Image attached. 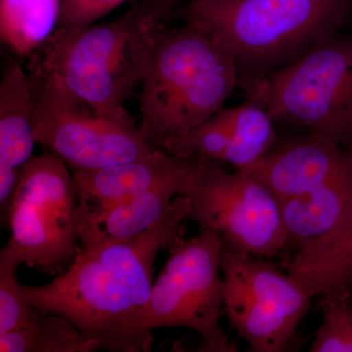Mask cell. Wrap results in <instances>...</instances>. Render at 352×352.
Returning a JSON list of instances; mask_svg holds the SVG:
<instances>
[{
  "label": "cell",
  "mask_w": 352,
  "mask_h": 352,
  "mask_svg": "<svg viewBox=\"0 0 352 352\" xmlns=\"http://www.w3.org/2000/svg\"><path fill=\"white\" fill-rule=\"evenodd\" d=\"M7 226L25 266L50 275L68 270L80 251V217L75 179L63 160L46 152L25 164Z\"/></svg>",
  "instance_id": "7"
},
{
  "label": "cell",
  "mask_w": 352,
  "mask_h": 352,
  "mask_svg": "<svg viewBox=\"0 0 352 352\" xmlns=\"http://www.w3.org/2000/svg\"><path fill=\"white\" fill-rule=\"evenodd\" d=\"M276 124L325 134L352 151V22L245 92Z\"/></svg>",
  "instance_id": "5"
},
{
  "label": "cell",
  "mask_w": 352,
  "mask_h": 352,
  "mask_svg": "<svg viewBox=\"0 0 352 352\" xmlns=\"http://www.w3.org/2000/svg\"><path fill=\"white\" fill-rule=\"evenodd\" d=\"M141 138L155 147L180 138L224 108L240 87L233 57L201 25L166 28L143 80Z\"/></svg>",
  "instance_id": "4"
},
{
  "label": "cell",
  "mask_w": 352,
  "mask_h": 352,
  "mask_svg": "<svg viewBox=\"0 0 352 352\" xmlns=\"http://www.w3.org/2000/svg\"><path fill=\"white\" fill-rule=\"evenodd\" d=\"M333 291H347L352 293V258L346 264L344 270L340 273L339 276L333 280V283L330 285L325 293Z\"/></svg>",
  "instance_id": "22"
},
{
  "label": "cell",
  "mask_w": 352,
  "mask_h": 352,
  "mask_svg": "<svg viewBox=\"0 0 352 352\" xmlns=\"http://www.w3.org/2000/svg\"><path fill=\"white\" fill-rule=\"evenodd\" d=\"M29 72L36 142L72 170L108 168L161 151L141 138L138 129L97 116L52 74L32 65Z\"/></svg>",
  "instance_id": "8"
},
{
  "label": "cell",
  "mask_w": 352,
  "mask_h": 352,
  "mask_svg": "<svg viewBox=\"0 0 352 352\" xmlns=\"http://www.w3.org/2000/svg\"><path fill=\"white\" fill-rule=\"evenodd\" d=\"M191 182L168 183L150 190L82 224L78 232L80 248L103 241L129 239L150 230L170 214L176 197L185 196Z\"/></svg>",
  "instance_id": "15"
},
{
  "label": "cell",
  "mask_w": 352,
  "mask_h": 352,
  "mask_svg": "<svg viewBox=\"0 0 352 352\" xmlns=\"http://www.w3.org/2000/svg\"><path fill=\"white\" fill-rule=\"evenodd\" d=\"M352 166V151L317 131L277 144L251 168L281 203L307 193Z\"/></svg>",
  "instance_id": "12"
},
{
  "label": "cell",
  "mask_w": 352,
  "mask_h": 352,
  "mask_svg": "<svg viewBox=\"0 0 352 352\" xmlns=\"http://www.w3.org/2000/svg\"><path fill=\"white\" fill-rule=\"evenodd\" d=\"M352 206V166L316 188L282 203L284 258L307 256L342 226Z\"/></svg>",
  "instance_id": "14"
},
{
  "label": "cell",
  "mask_w": 352,
  "mask_h": 352,
  "mask_svg": "<svg viewBox=\"0 0 352 352\" xmlns=\"http://www.w3.org/2000/svg\"><path fill=\"white\" fill-rule=\"evenodd\" d=\"M168 17L146 0L112 22L58 27L29 65L56 76L99 117L138 129L124 104L142 85Z\"/></svg>",
  "instance_id": "2"
},
{
  "label": "cell",
  "mask_w": 352,
  "mask_h": 352,
  "mask_svg": "<svg viewBox=\"0 0 352 352\" xmlns=\"http://www.w3.org/2000/svg\"><path fill=\"white\" fill-rule=\"evenodd\" d=\"M221 245L219 234L201 230L188 239L179 236L168 248L170 256L153 284L138 323V336L146 351H151L153 330L173 327L195 331L201 338V351H238L219 323L226 293Z\"/></svg>",
  "instance_id": "6"
},
{
  "label": "cell",
  "mask_w": 352,
  "mask_h": 352,
  "mask_svg": "<svg viewBox=\"0 0 352 352\" xmlns=\"http://www.w3.org/2000/svg\"><path fill=\"white\" fill-rule=\"evenodd\" d=\"M127 0H63L59 27L92 25Z\"/></svg>",
  "instance_id": "21"
},
{
  "label": "cell",
  "mask_w": 352,
  "mask_h": 352,
  "mask_svg": "<svg viewBox=\"0 0 352 352\" xmlns=\"http://www.w3.org/2000/svg\"><path fill=\"white\" fill-rule=\"evenodd\" d=\"M36 144L29 73L7 55L0 80V215L6 226L21 171Z\"/></svg>",
  "instance_id": "13"
},
{
  "label": "cell",
  "mask_w": 352,
  "mask_h": 352,
  "mask_svg": "<svg viewBox=\"0 0 352 352\" xmlns=\"http://www.w3.org/2000/svg\"><path fill=\"white\" fill-rule=\"evenodd\" d=\"M320 327L310 352H352V293L328 292L319 296Z\"/></svg>",
  "instance_id": "19"
},
{
  "label": "cell",
  "mask_w": 352,
  "mask_h": 352,
  "mask_svg": "<svg viewBox=\"0 0 352 352\" xmlns=\"http://www.w3.org/2000/svg\"><path fill=\"white\" fill-rule=\"evenodd\" d=\"M205 160L161 150L147 159L97 170H72L78 191L80 226L150 190L193 179Z\"/></svg>",
  "instance_id": "11"
},
{
  "label": "cell",
  "mask_w": 352,
  "mask_h": 352,
  "mask_svg": "<svg viewBox=\"0 0 352 352\" xmlns=\"http://www.w3.org/2000/svg\"><path fill=\"white\" fill-rule=\"evenodd\" d=\"M21 264L19 254L7 242L0 252V335L20 327L34 309L23 298L18 283L17 270Z\"/></svg>",
  "instance_id": "20"
},
{
  "label": "cell",
  "mask_w": 352,
  "mask_h": 352,
  "mask_svg": "<svg viewBox=\"0 0 352 352\" xmlns=\"http://www.w3.org/2000/svg\"><path fill=\"white\" fill-rule=\"evenodd\" d=\"M63 0H0V36L16 55L32 56L59 27Z\"/></svg>",
  "instance_id": "17"
},
{
  "label": "cell",
  "mask_w": 352,
  "mask_h": 352,
  "mask_svg": "<svg viewBox=\"0 0 352 352\" xmlns=\"http://www.w3.org/2000/svg\"><path fill=\"white\" fill-rule=\"evenodd\" d=\"M190 207L188 197H176L170 214L145 233L80 248L68 270L50 283L21 285L23 298L69 319L101 349L147 352L138 327L151 296L155 261L182 235Z\"/></svg>",
  "instance_id": "1"
},
{
  "label": "cell",
  "mask_w": 352,
  "mask_h": 352,
  "mask_svg": "<svg viewBox=\"0 0 352 352\" xmlns=\"http://www.w3.org/2000/svg\"><path fill=\"white\" fill-rule=\"evenodd\" d=\"M183 17L228 51L245 94L351 24L352 4L351 0H196L187 4Z\"/></svg>",
  "instance_id": "3"
},
{
  "label": "cell",
  "mask_w": 352,
  "mask_h": 352,
  "mask_svg": "<svg viewBox=\"0 0 352 352\" xmlns=\"http://www.w3.org/2000/svg\"><path fill=\"white\" fill-rule=\"evenodd\" d=\"M222 240L223 314L252 351H288L311 296L282 266Z\"/></svg>",
  "instance_id": "9"
},
{
  "label": "cell",
  "mask_w": 352,
  "mask_h": 352,
  "mask_svg": "<svg viewBox=\"0 0 352 352\" xmlns=\"http://www.w3.org/2000/svg\"><path fill=\"white\" fill-rule=\"evenodd\" d=\"M148 1L154 4L160 10L170 15L171 11H173V9L179 4L184 3V2L188 4L190 2L196 1V0H148Z\"/></svg>",
  "instance_id": "23"
},
{
  "label": "cell",
  "mask_w": 352,
  "mask_h": 352,
  "mask_svg": "<svg viewBox=\"0 0 352 352\" xmlns=\"http://www.w3.org/2000/svg\"><path fill=\"white\" fill-rule=\"evenodd\" d=\"M351 4H352V0H351Z\"/></svg>",
  "instance_id": "24"
},
{
  "label": "cell",
  "mask_w": 352,
  "mask_h": 352,
  "mask_svg": "<svg viewBox=\"0 0 352 352\" xmlns=\"http://www.w3.org/2000/svg\"><path fill=\"white\" fill-rule=\"evenodd\" d=\"M187 220L210 230L243 251L264 258L283 254L286 229L282 203L247 170L229 173L205 160L190 183Z\"/></svg>",
  "instance_id": "10"
},
{
  "label": "cell",
  "mask_w": 352,
  "mask_h": 352,
  "mask_svg": "<svg viewBox=\"0 0 352 352\" xmlns=\"http://www.w3.org/2000/svg\"><path fill=\"white\" fill-rule=\"evenodd\" d=\"M352 258V206L340 228L316 251L282 258L281 266L311 296L323 295Z\"/></svg>",
  "instance_id": "18"
},
{
  "label": "cell",
  "mask_w": 352,
  "mask_h": 352,
  "mask_svg": "<svg viewBox=\"0 0 352 352\" xmlns=\"http://www.w3.org/2000/svg\"><path fill=\"white\" fill-rule=\"evenodd\" d=\"M101 349L69 319L34 307L24 323L0 335L1 352H94Z\"/></svg>",
  "instance_id": "16"
}]
</instances>
